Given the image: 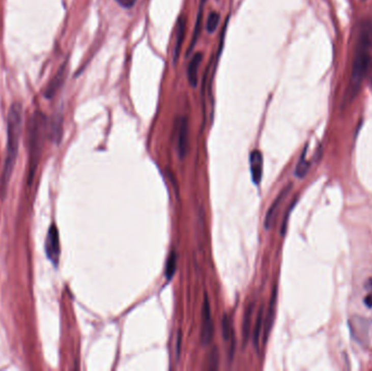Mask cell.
I'll use <instances>...</instances> for the list:
<instances>
[{
  "mask_svg": "<svg viewBox=\"0 0 372 371\" xmlns=\"http://www.w3.org/2000/svg\"><path fill=\"white\" fill-rule=\"evenodd\" d=\"M372 51V21L365 20L358 28L355 57L352 67L350 83L343 98V106L346 107L357 97L363 78H365L371 61Z\"/></svg>",
  "mask_w": 372,
  "mask_h": 371,
  "instance_id": "obj_1",
  "label": "cell"
},
{
  "mask_svg": "<svg viewBox=\"0 0 372 371\" xmlns=\"http://www.w3.org/2000/svg\"><path fill=\"white\" fill-rule=\"evenodd\" d=\"M23 131V107L20 102L11 105L7 117V152L2 182L6 186L9 182L18 159L20 141Z\"/></svg>",
  "mask_w": 372,
  "mask_h": 371,
  "instance_id": "obj_2",
  "label": "cell"
},
{
  "mask_svg": "<svg viewBox=\"0 0 372 371\" xmlns=\"http://www.w3.org/2000/svg\"><path fill=\"white\" fill-rule=\"evenodd\" d=\"M47 131V122L42 113H35L30 123L28 143H30V182L34 177L35 170L43 151L44 138Z\"/></svg>",
  "mask_w": 372,
  "mask_h": 371,
  "instance_id": "obj_3",
  "label": "cell"
},
{
  "mask_svg": "<svg viewBox=\"0 0 372 371\" xmlns=\"http://www.w3.org/2000/svg\"><path fill=\"white\" fill-rule=\"evenodd\" d=\"M45 252L47 257H48L49 262L53 266H58L60 259V236L57 226L51 224L47 232L46 241H45Z\"/></svg>",
  "mask_w": 372,
  "mask_h": 371,
  "instance_id": "obj_4",
  "label": "cell"
},
{
  "mask_svg": "<svg viewBox=\"0 0 372 371\" xmlns=\"http://www.w3.org/2000/svg\"><path fill=\"white\" fill-rule=\"evenodd\" d=\"M213 338V321L211 316V308L207 295L205 296L202 309V329L201 342L203 345H209Z\"/></svg>",
  "mask_w": 372,
  "mask_h": 371,
  "instance_id": "obj_5",
  "label": "cell"
},
{
  "mask_svg": "<svg viewBox=\"0 0 372 371\" xmlns=\"http://www.w3.org/2000/svg\"><path fill=\"white\" fill-rule=\"evenodd\" d=\"M370 323L366 318L356 316L350 320L351 333L356 341L365 344L368 342V333H369Z\"/></svg>",
  "mask_w": 372,
  "mask_h": 371,
  "instance_id": "obj_6",
  "label": "cell"
},
{
  "mask_svg": "<svg viewBox=\"0 0 372 371\" xmlns=\"http://www.w3.org/2000/svg\"><path fill=\"white\" fill-rule=\"evenodd\" d=\"M189 145V130L188 120L185 117H181L178 121V137L177 147L180 158H184L188 152Z\"/></svg>",
  "mask_w": 372,
  "mask_h": 371,
  "instance_id": "obj_7",
  "label": "cell"
},
{
  "mask_svg": "<svg viewBox=\"0 0 372 371\" xmlns=\"http://www.w3.org/2000/svg\"><path fill=\"white\" fill-rule=\"evenodd\" d=\"M68 63L65 62L61 66V68H59V70L57 71V73L53 75V77L50 80V82L48 83V85L46 86L45 90V97L46 98H52L56 93L59 91V89L65 83V80L67 77V72H68Z\"/></svg>",
  "mask_w": 372,
  "mask_h": 371,
  "instance_id": "obj_8",
  "label": "cell"
},
{
  "mask_svg": "<svg viewBox=\"0 0 372 371\" xmlns=\"http://www.w3.org/2000/svg\"><path fill=\"white\" fill-rule=\"evenodd\" d=\"M249 165H250V175L252 182L255 184H259L261 178H263L264 170V158L263 154L259 151H254L249 157Z\"/></svg>",
  "mask_w": 372,
  "mask_h": 371,
  "instance_id": "obj_9",
  "label": "cell"
},
{
  "mask_svg": "<svg viewBox=\"0 0 372 371\" xmlns=\"http://www.w3.org/2000/svg\"><path fill=\"white\" fill-rule=\"evenodd\" d=\"M291 187H292V184H289L287 187H284L282 189V192L279 194V196L276 197L275 201L273 202V204L271 205L270 209L268 210L267 212V216H266V219H265V227L267 229V230H269L270 229L274 222V219H275V216H276V212H278L281 204L283 203V201L285 199V197L288 196V194L290 193L291 191Z\"/></svg>",
  "mask_w": 372,
  "mask_h": 371,
  "instance_id": "obj_10",
  "label": "cell"
},
{
  "mask_svg": "<svg viewBox=\"0 0 372 371\" xmlns=\"http://www.w3.org/2000/svg\"><path fill=\"white\" fill-rule=\"evenodd\" d=\"M203 60V53L196 52L191 62L188 63L187 67V80L193 88H196L197 83H198V69L201 66V62Z\"/></svg>",
  "mask_w": 372,
  "mask_h": 371,
  "instance_id": "obj_11",
  "label": "cell"
},
{
  "mask_svg": "<svg viewBox=\"0 0 372 371\" xmlns=\"http://www.w3.org/2000/svg\"><path fill=\"white\" fill-rule=\"evenodd\" d=\"M186 34V18L184 15H181L179 21H178V27H177V41H176V47H174V52H173V61L177 63L180 52L182 49V45L184 42V36Z\"/></svg>",
  "mask_w": 372,
  "mask_h": 371,
  "instance_id": "obj_12",
  "label": "cell"
},
{
  "mask_svg": "<svg viewBox=\"0 0 372 371\" xmlns=\"http://www.w3.org/2000/svg\"><path fill=\"white\" fill-rule=\"evenodd\" d=\"M276 287H274L273 291H272V294H271V299H270V304H269V309H268V312H267V316L265 318V337H264V341L265 343L267 342L269 335H270V332H271V328H272V325H273V321H274V313H275V304H276Z\"/></svg>",
  "mask_w": 372,
  "mask_h": 371,
  "instance_id": "obj_13",
  "label": "cell"
},
{
  "mask_svg": "<svg viewBox=\"0 0 372 371\" xmlns=\"http://www.w3.org/2000/svg\"><path fill=\"white\" fill-rule=\"evenodd\" d=\"M177 265H178V256L177 252L172 250L171 254L168 257L167 265H165V277L168 280H171L172 277L177 271Z\"/></svg>",
  "mask_w": 372,
  "mask_h": 371,
  "instance_id": "obj_14",
  "label": "cell"
},
{
  "mask_svg": "<svg viewBox=\"0 0 372 371\" xmlns=\"http://www.w3.org/2000/svg\"><path fill=\"white\" fill-rule=\"evenodd\" d=\"M309 168H310V162L306 160V152H304L302 158H300V160L296 165L295 176L299 179H303L304 177H306L308 171H309Z\"/></svg>",
  "mask_w": 372,
  "mask_h": 371,
  "instance_id": "obj_15",
  "label": "cell"
},
{
  "mask_svg": "<svg viewBox=\"0 0 372 371\" xmlns=\"http://www.w3.org/2000/svg\"><path fill=\"white\" fill-rule=\"evenodd\" d=\"M205 3L206 0H201V6H199V11H198V14H197V20H196V25H195V31H194V34H193V39H192V43H191V46H189V51H191L193 49L194 45L196 44L197 39H198V36H199V33H201V24H202V15H203V10H204V6H205Z\"/></svg>",
  "mask_w": 372,
  "mask_h": 371,
  "instance_id": "obj_16",
  "label": "cell"
},
{
  "mask_svg": "<svg viewBox=\"0 0 372 371\" xmlns=\"http://www.w3.org/2000/svg\"><path fill=\"white\" fill-rule=\"evenodd\" d=\"M252 307H254V305L251 304L248 307V309H246V313H245V318L243 321V342H244V344H246V341H248V337H249Z\"/></svg>",
  "mask_w": 372,
  "mask_h": 371,
  "instance_id": "obj_17",
  "label": "cell"
},
{
  "mask_svg": "<svg viewBox=\"0 0 372 371\" xmlns=\"http://www.w3.org/2000/svg\"><path fill=\"white\" fill-rule=\"evenodd\" d=\"M263 307H261L258 315H257V319H256V325L254 328V335H252V341H254V346L255 349L258 351L259 349V340H260V331H261V327H263Z\"/></svg>",
  "mask_w": 372,
  "mask_h": 371,
  "instance_id": "obj_18",
  "label": "cell"
},
{
  "mask_svg": "<svg viewBox=\"0 0 372 371\" xmlns=\"http://www.w3.org/2000/svg\"><path fill=\"white\" fill-rule=\"evenodd\" d=\"M222 333H223V338L225 341H231L233 340V329H232V325H231V320L225 315L223 319H222Z\"/></svg>",
  "mask_w": 372,
  "mask_h": 371,
  "instance_id": "obj_19",
  "label": "cell"
},
{
  "mask_svg": "<svg viewBox=\"0 0 372 371\" xmlns=\"http://www.w3.org/2000/svg\"><path fill=\"white\" fill-rule=\"evenodd\" d=\"M219 22H220V14L218 12L213 11L208 15L206 28H207V31L209 32V33H212V32H215L216 28L218 27Z\"/></svg>",
  "mask_w": 372,
  "mask_h": 371,
  "instance_id": "obj_20",
  "label": "cell"
},
{
  "mask_svg": "<svg viewBox=\"0 0 372 371\" xmlns=\"http://www.w3.org/2000/svg\"><path fill=\"white\" fill-rule=\"evenodd\" d=\"M218 362H219V354H218V350L215 349V351H213V353L211 352V355H210L209 369H217Z\"/></svg>",
  "mask_w": 372,
  "mask_h": 371,
  "instance_id": "obj_21",
  "label": "cell"
},
{
  "mask_svg": "<svg viewBox=\"0 0 372 371\" xmlns=\"http://www.w3.org/2000/svg\"><path fill=\"white\" fill-rule=\"evenodd\" d=\"M116 3L121 6L124 9H131V8L135 5L136 0H116Z\"/></svg>",
  "mask_w": 372,
  "mask_h": 371,
  "instance_id": "obj_22",
  "label": "cell"
},
{
  "mask_svg": "<svg viewBox=\"0 0 372 371\" xmlns=\"http://www.w3.org/2000/svg\"><path fill=\"white\" fill-rule=\"evenodd\" d=\"M181 341H182V336H181V332H179L178 338H177V357L178 358H179L180 353H181Z\"/></svg>",
  "mask_w": 372,
  "mask_h": 371,
  "instance_id": "obj_23",
  "label": "cell"
},
{
  "mask_svg": "<svg viewBox=\"0 0 372 371\" xmlns=\"http://www.w3.org/2000/svg\"><path fill=\"white\" fill-rule=\"evenodd\" d=\"M363 302H365V304L369 307V308H371L372 307V294H369L365 297V299H363Z\"/></svg>",
  "mask_w": 372,
  "mask_h": 371,
  "instance_id": "obj_24",
  "label": "cell"
}]
</instances>
